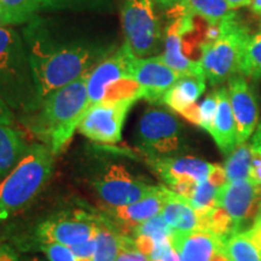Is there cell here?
<instances>
[{
  "instance_id": "cell-1",
  "label": "cell",
  "mask_w": 261,
  "mask_h": 261,
  "mask_svg": "<svg viewBox=\"0 0 261 261\" xmlns=\"http://www.w3.org/2000/svg\"><path fill=\"white\" fill-rule=\"evenodd\" d=\"M24 41L41 104L48 94L90 73L108 54L102 46L56 40L35 19L24 31Z\"/></svg>"
},
{
  "instance_id": "cell-2",
  "label": "cell",
  "mask_w": 261,
  "mask_h": 261,
  "mask_svg": "<svg viewBox=\"0 0 261 261\" xmlns=\"http://www.w3.org/2000/svg\"><path fill=\"white\" fill-rule=\"evenodd\" d=\"M89 76L85 74L48 94L37 112L27 115L25 125L54 155L68 145L87 112Z\"/></svg>"
},
{
  "instance_id": "cell-3",
  "label": "cell",
  "mask_w": 261,
  "mask_h": 261,
  "mask_svg": "<svg viewBox=\"0 0 261 261\" xmlns=\"http://www.w3.org/2000/svg\"><path fill=\"white\" fill-rule=\"evenodd\" d=\"M0 97L11 110L31 115L41 107L28 51L14 28H0Z\"/></svg>"
},
{
  "instance_id": "cell-4",
  "label": "cell",
  "mask_w": 261,
  "mask_h": 261,
  "mask_svg": "<svg viewBox=\"0 0 261 261\" xmlns=\"http://www.w3.org/2000/svg\"><path fill=\"white\" fill-rule=\"evenodd\" d=\"M54 158L44 144L29 146L23 159L0 181V221L24 211L40 195L54 172Z\"/></svg>"
},
{
  "instance_id": "cell-5",
  "label": "cell",
  "mask_w": 261,
  "mask_h": 261,
  "mask_svg": "<svg viewBox=\"0 0 261 261\" xmlns=\"http://www.w3.org/2000/svg\"><path fill=\"white\" fill-rule=\"evenodd\" d=\"M223 34L217 40L203 42L201 65L212 86H219L241 71L244 50L252 33L237 14L224 19Z\"/></svg>"
},
{
  "instance_id": "cell-6",
  "label": "cell",
  "mask_w": 261,
  "mask_h": 261,
  "mask_svg": "<svg viewBox=\"0 0 261 261\" xmlns=\"http://www.w3.org/2000/svg\"><path fill=\"white\" fill-rule=\"evenodd\" d=\"M136 145L146 159L180 156L188 149L178 117L158 107H149L140 117Z\"/></svg>"
},
{
  "instance_id": "cell-7",
  "label": "cell",
  "mask_w": 261,
  "mask_h": 261,
  "mask_svg": "<svg viewBox=\"0 0 261 261\" xmlns=\"http://www.w3.org/2000/svg\"><path fill=\"white\" fill-rule=\"evenodd\" d=\"M173 19L165 32V51L159 57L180 75H204L201 62L194 58V50L201 52L203 38H198L196 16L177 5L171 9Z\"/></svg>"
},
{
  "instance_id": "cell-8",
  "label": "cell",
  "mask_w": 261,
  "mask_h": 261,
  "mask_svg": "<svg viewBox=\"0 0 261 261\" xmlns=\"http://www.w3.org/2000/svg\"><path fill=\"white\" fill-rule=\"evenodd\" d=\"M121 19L125 44L136 57L159 54L165 39L152 0H123Z\"/></svg>"
},
{
  "instance_id": "cell-9",
  "label": "cell",
  "mask_w": 261,
  "mask_h": 261,
  "mask_svg": "<svg viewBox=\"0 0 261 261\" xmlns=\"http://www.w3.org/2000/svg\"><path fill=\"white\" fill-rule=\"evenodd\" d=\"M97 214L84 210L64 211L45 218L22 246L56 242L68 247L85 243L96 234Z\"/></svg>"
},
{
  "instance_id": "cell-10",
  "label": "cell",
  "mask_w": 261,
  "mask_h": 261,
  "mask_svg": "<svg viewBox=\"0 0 261 261\" xmlns=\"http://www.w3.org/2000/svg\"><path fill=\"white\" fill-rule=\"evenodd\" d=\"M91 185L100 200L109 207L135 203L148 196L156 187L145 179L137 177L120 163H110L98 172Z\"/></svg>"
},
{
  "instance_id": "cell-11",
  "label": "cell",
  "mask_w": 261,
  "mask_h": 261,
  "mask_svg": "<svg viewBox=\"0 0 261 261\" xmlns=\"http://www.w3.org/2000/svg\"><path fill=\"white\" fill-rule=\"evenodd\" d=\"M136 102L137 99H120L94 104L85 113L77 129L93 142L116 144L122 138L123 125Z\"/></svg>"
},
{
  "instance_id": "cell-12",
  "label": "cell",
  "mask_w": 261,
  "mask_h": 261,
  "mask_svg": "<svg viewBox=\"0 0 261 261\" xmlns=\"http://www.w3.org/2000/svg\"><path fill=\"white\" fill-rule=\"evenodd\" d=\"M261 202V184L252 178L227 181L217 194V205L232 218L237 233L247 230V221L255 218Z\"/></svg>"
},
{
  "instance_id": "cell-13",
  "label": "cell",
  "mask_w": 261,
  "mask_h": 261,
  "mask_svg": "<svg viewBox=\"0 0 261 261\" xmlns=\"http://www.w3.org/2000/svg\"><path fill=\"white\" fill-rule=\"evenodd\" d=\"M129 74L139 84L142 98L151 103H161L165 93L182 76L159 56L138 58L135 55L129 62Z\"/></svg>"
},
{
  "instance_id": "cell-14",
  "label": "cell",
  "mask_w": 261,
  "mask_h": 261,
  "mask_svg": "<svg viewBox=\"0 0 261 261\" xmlns=\"http://www.w3.org/2000/svg\"><path fill=\"white\" fill-rule=\"evenodd\" d=\"M228 98L237 125L238 144L246 143L259 125V98L243 74L238 73L228 79Z\"/></svg>"
},
{
  "instance_id": "cell-15",
  "label": "cell",
  "mask_w": 261,
  "mask_h": 261,
  "mask_svg": "<svg viewBox=\"0 0 261 261\" xmlns=\"http://www.w3.org/2000/svg\"><path fill=\"white\" fill-rule=\"evenodd\" d=\"M132 56V52L126 44H123L119 50L110 54L90 71L87 83V109L102 102L108 91L116 86L120 81L132 77L129 74V62Z\"/></svg>"
},
{
  "instance_id": "cell-16",
  "label": "cell",
  "mask_w": 261,
  "mask_h": 261,
  "mask_svg": "<svg viewBox=\"0 0 261 261\" xmlns=\"http://www.w3.org/2000/svg\"><path fill=\"white\" fill-rule=\"evenodd\" d=\"M146 162L169 189L184 182L208 180L215 167L214 163L191 156L146 159Z\"/></svg>"
},
{
  "instance_id": "cell-17",
  "label": "cell",
  "mask_w": 261,
  "mask_h": 261,
  "mask_svg": "<svg viewBox=\"0 0 261 261\" xmlns=\"http://www.w3.org/2000/svg\"><path fill=\"white\" fill-rule=\"evenodd\" d=\"M166 196H167V187L156 185L154 190L142 200L121 207L107 205L106 208H103V212H106V214L114 223L119 225L123 233L128 234L133 227L161 214Z\"/></svg>"
},
{
  "instance_id": "cell-18",
  "label": "cell",
  "mask_w": 261,
  "mask_h": 261,
  "mask_svg": "<svg viewBox=\"0 0 261 261\" xmlns=\"http://www.w3.org/2000/svg\"><path fill=\"white\" fill-rule=\"evenodd\" d=\"M211 210L212 208L197 210L189 202L188 198L175 194L167 188V196L161 215L174 231H180V232H190L196 230L208 231Z\"/></svg>"
},
{
  "instance_id": "cell-19",
  "label": "cell",
  "mask_w": 261,
  "mask_h": 261,
  "mask_svg": "<svg viewBox=\"0 0 261 261\" xmlns=\"http://www.w3.org/2000/svg\"><path fill=\"white\" fill-rule=\"evenodd\" d=\"M171 243L181 261H211L225 241L211 231H173Z\"/></svg>"
},
{
  "instance_id": "cell-20",
  "label": "cell",
  "mask_w": 261,
  "mask_h": 261,
  "mask_svg": "<svg viewBox=\"0 0 261 261\" xmlns=\"http://www.w3.org/2000/svg\"><path fill=\"white\" fill-rule=\"evenodd\" d=\"M210 135L223 155L228 156L238 145L237 125L234 120L227 87L218 89V108Z\"/></svg>"
},
{
  "instance_id": "cell-21",
  "label": "cell",
  "mask_w": 261,
  "mask_h": 261,
  "mask_svg": "<svg viewBox=\"0 0 261 261\" xmlns=\"http://www.w3.org/2000/svg\"><path fill=\"white\" fill-rule=\"evenodd\" d=\"M204 75H182L162 97L166 104L175 113L181 114L195 106L205 90Z\"/></svg>"
},
{
  "instance_id": "cell-22",
  "label": "cell",
  "mask_w": 261,
  "mask_h": 261,
  "mask_svg": "<svg viewBox=\"0 0 261 261\" xmlns=\"http://www.w3.org/2000/svg\"><path fill=\"white\" fill-rule=\"evenodd\" d=\"M97 214L96 249L92 261H116L122 246L123 233L119 225L110 219L106 213Z\"/></svg>"
},
{
  "instance_id": "cell-23",
  "label": "cell",
  "mask_w": 261,
  "mask_h": 261,
  "mask_svg": "<svg viewBox=\"0 0 261 261\" xmlns=\"http://www.w3.org/2000/svg\"><path fill=\"white\" fill-rule=\"evenodd\" d=\"M29 146L18 130L0 125V181L23 159Z\"/></svg>"
},
{
  "instance_id": "cell-24",
  "label": "cell",
  "mask_w": 261,
  "mask_h": 261,
  "mask_svg": "<svg viewBox=\"0 0 261 261\" xmlns=\"http://www.w3.org/2000/svg\"><path fill=\"white\" fill-rule=\"evenodd\" d=\"M189 14L197 16L208 23H219L236 15L225 0H182L179 4Z\"/></svg>"
},
{
  "instance_id": "cell-25",
  "label": "cell",
  "mask_w": 261,
  "mask_h": 261,
  "mask_svg": "<svg viewBox=\"0 0 261 261\" xmlns=\"http://www.w3.org/2000/svg\"><path fill=\"white\" fill-rule=\"evenodd\" d=\"M252 148L248 143L238 144L236 149L227 156L224 163L227 181H236L241 179L250 178L252 172Z\"/></svg>"
},
{
  "instance_id": "cell-26",
  "label": "cell",
  "mask_w": 261,
  "mask_h": 261,
  "mask_svg": "<svg viewBox=\"0 0 261 261\" xmlns=\"http://www.w3.org/2000/svg\"><path fill=\"white\" fill-rule=\"evenodd\" d=\"M230 261H261V254L243 232L232 234L225 241Z\"/></svg>"
},
{
  "instance_id": "cell-27",
  "label": "cell",
  "mask_w": 261,
  "mask_h": 261,
  "mask_svg": "<svg viewBox=\"0 0 261 261\" xmlns=\"http://www.w3.org/2000/svg\"><path fill=\"white\" fill-rule=\"evenodd\" d=\"M240 73L247 79L261 80V31L253 34L248 40Z\"/></svg>"
},
{
  "instance_id": "cell-28",
  "label": "cell",
  "mask_w": 261,
  "mask_h": 261,
  "mask_svg": "<svg viewBox=\"0 0 261 261\" xmlns=\"http://www.w3.org/2000/svg\"><path fill=\"white\" fill-rule=\"evenodd\" d=\"M0 5L8 12L12 24H22L34 19L40 10L39 0H0Z\"/></svg>"
},
{
  "instance_id": "cell-29",
  "label": "cell",
  "mask_w": 261,
  "mask_h": 261,
  "mask_svg": "<svg viewBox=\"0 0 261 261\" xmlns=\"http://www.w3.org/2000/svg\"><path fill=\"white\" fill-rule=\"evenodd\" d=\"M173 228L166 223L161 214L156 215L145 223L133 227L129 231V236H146L154 240V242H163L171 240Z\"/></svg>"
},
{
  "instance_id": "cell-30",
  "label": "cell",
  "mask_w": 261,
  "mask_h": 261,
  "mask_svg": "<svg viewBox=\"0 0 261 261\" xmlns=\"http://www.w3.org/2000/svg\"><path fill=\"white\" fill-rule=\"evenodd\" d=\"M218 190L219 188L212 184L210 180H205L197 184L194 194L188 200L197 210H208V208L217 207Z\"/></svg>"
},
{
  "instance_id": "cell-31",
  "label": "cell",
  "mask_w": 261,
  "mask_h": 261,
  "mask_svg": "<svg viewBox=\"0 0 261 261\" xmlns=\"http://www.w3.org/2000/svg\"><path fill=\"white\" fill-rule=\"evenodd\" d=\"M218 108V89L208 93L202 103L198 106L200 110V127L211 133L213 127L215 114Z\"/></svg>"
},
{
  "instance_id": "cell-32",
  "label": "cell",
  "mask_w": 261,
  "mask_h": 261,
  "mask_svg": "<svg viewBox=\"0 0 261 261\" xmlns=\"http://www.w3.org/2000/svg\"><path fill=\"white\" fill-rule=\"evenodd\" d=\"M39 4L42 10H85L102 6L104 0H39Z\"/></svg>"
},
{
  "instance_id": "cell-33",
  "label": "cell",
  "mask_w": 261,
  "mask_h": 261,
  "mask_svg": "<svg viewBox=\"0 0 261 261\" xmlns=\"http://www.w3.org/2000/svg\"><path fill=\"white\" fill-rule=\"evenodd\" d=\"M38 249L45 254L48 261H79L70 247L56 242L38 244Z\"/></svg>"
},
{
  "instance_id": "cell-34",
  "label": "cell",
  "mask_w": 261,
  "mask_h": 261,
  "mask_svg": "<svg viewBox=\"0 0 261 261\" xmlns=\"http://www.w3.org/2000/svg\"><path fill=\"white\" fill-rule=\"evenodd\" d=\"M116 261H150L149 256L140 252L136 247L135 241L129 234H123L122 246L120 249L119 255L116 257Z\"/></svg>"
},
{
  "instance_id": "cell-35",
  "label": "cell",
  "mask_w": 261,
  "mask_h": 261,
  "mask_svg": "<svg viewBox=\"0 0 261 261\" xmlns=\"http://www.w3.org/2000/svg\"><path fill=\"white\" fill-rule=\"evenodd\" d=\"M250 148L253 155V167H261V122L257 125L255 132L253 133L250 140Z\"/></svg>"
},
{
  "instance_id": "cell-36",
  "label": "cell",
  "mask_w": 261,
  "mask_h": 261,
  "mask_svg": "<svg viewBox=\"0 0 261 261\" xmlns=\"http://www.w3.org/2000/svg\"><path fill=\"white\" fill-rule=\"evenodd\" d=\"M14 123V113L5 100L0 97V125L11 126Z\"/></svg>"
},
{
  "instance_id": "cell-37",
  "label": "cell",
  "mask_w": 261,
  "mask_h": 261,
  "mask_svg": "<svg viewBox=\"0 0 261 261\" xmlns=\"http://www.w3.org/2000/svg\"><path fill=\"white\" fill-rule=\"evenodd\" d=\"M152 2H154L155 5H158L159 8L171 10L180 4L182 0H152Z\"/></svg>"
},
{
  "instance_id": "cell-38",
  "label": "cell",
  "mask_w": 261,
  "mask_h": 261,
  "mask_svg": "<svg viewBox=\"0 0 261 261\" xmlns=\"http://www.w3.org/2000/svg\"><path fill=\"white\" fill-rule=\"evenodd\" d=\"M227 3L228 6H230L232 10L243 8V6H248L250 5L252 0H225Z\"/></svg>"
},
{
  "instance_id": "cell-39",
  "label": "cell",
  "mask_w": 261,
  "mask_h": 261,
  "mask_svg": "<svg viewBox=\"0 0 261 261\" xmlns=\"http://www.w3.org/2000/svg\"><path fill=\"white\" fill-rule=\"evenodd\" d=\"M11 23V19H10L8 12L5 11V9L0 5V28L3 27H9Z\"/></svg>"
},
{
  "instance_id": "cell-40",
  "label": "cell",
  "mask_w": 261,
  "mask_h": 261,
  "mask_svg": "<svg viewBox=\"0 0 261 261\" xmlns=\"http://www.w3.org/2000/svg\"><path fill=\"white\" fill-rule=\"evenodd\" d=\"M211 261H230V259H228V256H227L226 249H225V246L217 250V253L214 254Z\"/></svg>"
},
{
  "instance_id": "cell-41",
  "label": "cell",
  "mask_w": 261,
  "mask_h": 261,
  "mask_svg": "<svg viewBox=\"0 0 261 261\" xmlns=\"http://www.w3.org/2000/svg\"><path fill=\"white\" fill-rule=\"evenodd\" d=\"M250 10L254 12V14L261 16V0H252L250 3Z\"/></svg>"
},
{
  "instance_id": "cell-42",
  "label": "cell",
  "mask_w": 261,
  "mask_h": 261,
  "mask_svg": "<svg viewBox=\"0 0 261 261\" xmlns=\"http://www.w3.org/2000/svg\"><path fill=\"white\" fill-rule=\"evenodd\" d=\"M254 219L261 220V202H260V205H259V210H257L256 215H255V218H254Z\"/></svg>"
},
{
  "instance_id": "cell-43",
  "label": "cell",
  "mask_w": 261,
  "mask_h": 261,
  "mask_svg": "<svg viewBox=\"0 0 261 261\" xmlns=\"http://www.w3.org/2000/svg\"><path fill=\"white\" fill-rule=\"evenodd\" d=\"M32 261H45V260H41V259H33Z\"/></svg>"
},
{
  "instance_id": "cell-44",
  "label": "cell",
  "mask_w": 261,
  "mask_h": 261,
  "mask_svg": "<svg viewBox=\"0 0 261 261\" xmlns=\"http://www.w3.org/2000/svg\"><path fill=\"white\" fill-rule=\"evenodd\" d=\"M260 31H261V24H260Z\"/></svg>"
},
{
  "instance_id": "cell-45",
  "label": "cell",
  "mask_w": 261,
  "mask_h": 261,
  "mask_svg": "<svg viewBox=\"0 0 261 261\" xmlns=\"http://www.w3.org/2000/svg\"><path fill=\"white\" fill-rule=\"evenodd\" d=\"M0 246H2V244H0Z\"/></svg>"
}]
</instances>
